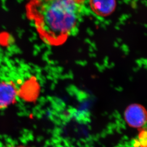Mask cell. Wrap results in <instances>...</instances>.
<instances>
[{"label":"cell","mask_w":147,"mask_h":147,"mask_svg":"<svg viewBox=\"0 0 147 147\" xmlns=\"http://www.w3.org/2000/svg\"><path fill=\"white\" fill-rule=\"evenodd\" d=\"M85 0H27V14L48 45H63L78 31Z\"/></svg>","instance_id":"1"},{"label":"cell","mask_w":147,"mask_h":147,"mask_svg":"<svg viewBox=\"0 0 147 147\" xmlns=\"http://www.w3.org/2000/svg\"><path fill=\"white\" fill-rule=\"evenodd\" d=\"M124 119L129 127L140 129L147 121V111L143 106L133 103L128 106L124 111Z\"/></svg>","instance_id":"2"},{"label":"cell","mask_w":147,"mask_h":147,"mask_svg":"<svg viewBox=\"0 0 147 147\" xmlns=\"http://www.w3.org/2000/svg\"><path fill=\"white\" fill-rule=\"evenodd\" d=\"M18 97V90L11 81L0 82V110L14 105Z\"/></svg>","instance_id":"3"},{"label":"cell","mask_w":147,"mask_h":147,"mask_svg":"<svg viewBox=\"0 0 147 147\" xmlns=\"http://www.w3.org/2000/svg\"><path fill=\"white\" fill-rule=\"evenodd\" d=\"M90 6L95 13L100 16H107L115 10L116 0H90Z\"/></svg>","instance_id":"4"},{"label":"cell","mask_w":147,"mask_h":147,"mask_svg":"<svg viewBox=\"0 0 147 147\" xmlns=\"http://www.w3.org/2000/svg\"><path fill=\"white\" fill-rule=\"evenodd\" d=\"M139 129L138 139L135 143L136 147H147V129L143 128Z\"/></svg>","instance_id":"5"},{"label":"cell","mask_w":147,"mask_h":147,"mask_svg":"<svg viewBox=\"0 0 147 147\" xmlns=\"http://www.w3.org/2000/svg\"><path fill=\"white\" fill-rule=\"evenodd\" d=\"M10 147H30L29 146L25 145H14V146H11Z\"/></svg>","instance_id":"6"}]
</instances>
